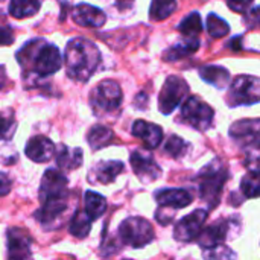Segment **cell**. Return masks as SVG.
<instances>
[{
    "instance_id": "cell-41",
    "label": "cell",
    "mask_w": 260,
    "mask_h": 260,
    "mask_svg": "<svg viewBox=\"0 0 260 260\" xmlns=\"http://www.w3.org/2000/svg\"><path fill=\"white\" fill-rule=\"evenodd\" d=\"M133 2H134V0H116V3H117V6H119L120 9H123V8H126V6L133 5Z\"/></svg>"
},
{
    "instance_id": "cell-4",
    "label": "cell",
    "mask_w": 260,
    "mask_h": 260,
    "mask_svg": "<svg viewBox=\"0 0 260 260\" xmlns=\"http://www.w3.org/2000/svg\"><path fill=\"white\" fill-rule=\"evenodd\" d=\"M120 242L131 248H143L154 239V229L145 218H128L117 229Z\"/></svg>"
},
{
    "instance_id": "cell-16",
    "label": "cell",
    "mask_w": 260,
    "mask_h": 260,
    "mask_svg": "<svg viewBox=\"0 0 260 260\" xmlns=\"http://www.w3.org/2000/svg\"><path fill=\"white\" fill-rule=\"evenodd\" d=\"M233 221L235 218L232 219H219L216 221L215 224H212L210 227H207L203 233H200V245L203 248H210L213 245H218V244H222L229 235H230V229L233 227Z\"/></svg>"
},
{
    "instance_id": "cell-7",
    "label": "cell",
    "mask_w": 260,
    "mask_h": 260,
    "mask_svg": "<svg viewBox=\"0 0 260 260\" xmlns=\"http://www.w3.org/2000/svg\"><path fill=\"white\" fill-rule=\"evenodd\" d=\"M187 93L189 84L181 76H168L158 94V110L166 116L172 114V111L184 101Z\"/></svg>"
},
{
    "instance_id": "cell-11",
    "label": "cell",
    "mask_w": 260,
    "mask_h": 260,
    "mask_svg": "<svg viewBox=\"0 0 260 260\" xmlns=\"http://www.w3.org/2000/svg\"><path fill=\"white\" fill-rule=\"evenodd\" d=\"M67 186L69 180L67 177L56 169H47L41 178L40 183V201H49V200H61L67 198Z\"/></svg>"
},
{
    "instance_id": "cell-39",
    "label": "cell",
    "mask_w": 260,
    "mask_h": 260,
    "mask_svg": "<svg viewBox=\"0 0 260 260\" xmlns=\"http://www.w3.org/2000/svg\"><path fill=\"white\" fill-rule=\"evenodd\" d=\"M14 43V34L9 27H3L0 26V46H8Z\"/></svg>"
},
{
    "instance_id": "cell-31",
    "label": "cell",
    "mask_w": 260,
    "mask_h": 260,
    "mask_svg": "<svg viewBox=\"0 0 260 260\" xmlns=\"http://www.w3.org/2000/svg\"><path fill=\"white\" fill-rule=\"evenodd\" d=\"M241 190L247 198H257L260 190L259 169H251L241 181Z\"/></svg>"
},
{
    "instance_id": "cell-14",
    "label": "cell",
    "mask_w": 260,
    "mask_h": 260,
    "mask_svg": "<svg viewBox=\"0 0 260 260\" xmlns=\"http://www.w3.org/2000/svg\"><path fill=\"white\" fill-rule=\"evenodd\" d=\"M6 241L9 259H29L32 256V238L23 229L11 227L6 233Z\"/></svg>"
},
{
    "instance_id": "cell-40",
    "label": "cell",
    "mask_w": 260,
    "mask_h": 260,
    "mask_svg": "<svg viewBox=\"0 0 260 260\" xmlns=\"http://www.w3.org/2000/svg\"><path fill=\"white\" fill-rule=\"evenodd\" d=\"M5 84H6V69L0 66V90L5 87Z\"/></svg>"
},
{
    "instance_id": "cell-34",
    "label": "cell",
    "mask_w": 260,
    "mask_h": 260,
    "mask_svg": "<svg viewBox=\"0 0 260 260\" xmlns=\"http://www.w3.org/2000/svg\"><path fill=\"white\" fill-rule=\"evenodd\" d=\"M203 256L206 259H235L236 253L232 251L224 244H218V245H213L210 248H204V254Z\"/></svg>"
},
{
    "instance_id": "cell-17",
    "label": "cell",
    "mask_w": 260,
    "mask_h": 260,
    "mask_svg": "<svg viewBox=\"0 0 260 260\" xmlns=\"http://www.w3.org/2000/svg\"><path fill=\"white\" fill-rule=\"evenodd\" d=\"M24 152L29 160L35 163H46L53 158L55 155V145L50 139L44 136L32 137L24 148Z\"/></svg>"
},
{
    "instance_id": "cell-26",
    "label": "cell",
    "mask_w": 260,
    "mask_h": 260,
    "mask_svg": "<svg viewBox=\"0 0 260 260\" xmlns=\"http://www.w3.org/2000/svg\"><path fill=\"white\" fill-rule=\"evenodd\" d=\"M90 230H91V219L88 218L85 210H76L69 225L70 235L78 239H84L88 236Z\"/></svg>"
},
{
    "instance_id": "cell-24",
    "label": "cell",
    "mask_w": 260,
    "mask_h": 260,
    "mask_svg": "<svg viewBox=\"0 0 260 260\" xmlns=\"http://www.w3.org/2000/svg\"><path fill=\"white\" fill-rule=\"evenodd\" d=\"M114 140V133L108 126L104 125H94L87 136V142L93 151H99L108 145H111Z\"/></svg>"
},
{
    "instance_id": "cell-30",
    "label": "cell",
    "mask_w": 260,
    "mask_h": 260,
    "mask_svg": "<svg viewBox=\"0 0 260 260\" xmlns=\"http://www.w3.org/2000/svg\"><path fill=\"white\" fill-rule=\"evenodd\" d=\"M178 30L184 37H198L203 30V21L200 12H190L187 17H184L183 21L178 24Z\"/></svg>"
},
{
    "instance_id": "cell-10",
    "label": "cell",
    "mask_w": 260,
    "mask_h": 260,
    "mask_svg": "<svg viewBox=\"0 0 260 260\" xmlns=\"http://www.w3.org/2000/svg\"><path fill=\"white\" fill-rule=\"evenodd\" d=\"M259 119H242L230 126V137L248 152L259 151Z\"/></svg>"
},
{
    "instance_id": "cell-37",
    "label": "cell",
    "mask_w": 260,
    "mask_h": 260,
    "mask_svg": "<svg viewBox=\"0 0 260 260\" xmlns=\"http://www.w3.org/2000/svg\"><path fill=\"white\" fill-rule=\"evenodd\" d=\"M248 11L250 12L247 17H250V18H245V24H248V27H251V29H256L259 26V8L251 6Z\"/></svg>"
},
{
    "instance_id": "cell-15",
    "label": "cell",
    "mask_w": 260,
    "mask_h": 260,
    "mask_svg": "<svg viewBox=\"0 0 260 260\" xmlns=\"http://www.w3.org/2000/svg\"><path fill=\"white\" fill-rule=\"evenodd\" d=\"M72 17L76 24L84 27H101L105 24V12L93 5L79 3L72 9Z\"/></svg>"
},
{
    "instance_id": "cell-23",
    "label": "cell",
    "mask_w": 260,
    "mask_h": 260,
    "mask_svg": "<svg viewBox=\"0 0 260 260\" xmlns=\"http://www.w3.org/2000/svg\"><path fill=\"white\" fill-rule=\"evenodd\" d=\"M198 72H200V76L203 78V81L212 84L213 87H216L219 90L225 88L230 82V72L222 66L209 64V66H203Z\"/></svg>"
},
{
    "instance_id": "cell-18",
    "label": "cell",
    "mask_w": 260,
    "mask_h": 260,
    "mask_svg": "<svg viewBox=\"0 0 260 260\" xmlns=\"http://www.w3.org/2000/svg\"><path fill=\"white\" fill-rule=\"evenodd\" d=\"M123 172V163L119 160L98 161L90 171L88 181L96 184H110Z\"/></svg>"
},
{
    "instance_id": "cell-33",
    "label": "cell",
    "mask_w": 260,
    "mask_h": 260,
    "mask_svg": "<svg viewBox=\"0 0 260 260\" xmlns=\"http://www.w3.org/2000/svg\"><path fill=\"white\" fill-rule=\"evenodd\" d=\"M17 129V122L11 110L0 111V140H9Z\"/></svg>"
},
{
    "instance_id": "cell-13",
    "label": "cell",
    "mask_w": 260,
    "mask_h": 260,
    "mask_svg": "<svg viewBox=\"0 0 260 260\" xmlns=\"http://www.w3.org/2000/svg\"><path fill=\"white\" fill-rule=\"evenodd\" d=\"M67 210V198L43 201L41 207L35 212V219L46 230H53L59 227V222Z\"/></svg>"
},
{
    "instance_id": "cell-25",
    "label": "cell",
    "mask_w": 260,
    "mask_h": 260,
    "mask_svg": "<svg viewBox=\"0 0 260 260\" xmlns=\"http://www.w3.org/2000/svg\"><path fill=\"white\" fill-rule=\"evenodd\" d=\"M84 207H85L84 209L85 213L88 215V218L93 222V221L99 219L107 212V200L102 195H99L93 190H88V192H85V197H84Z\"/></svg>"
},
{
    "instance_id": "cell-35",
    "label": "cell",
    "mask_w": 260,
    "mask_h": 260,
    "mask_svg": "<svg viewBox=\"0 0 260 260\" xmlns=\"http://www.w3.org/2000/svg\"><path fill=\"white\" fill-rule=\"evenodd\" d=\"M175 209L166 207V206H160L155 212V219L161 224V225H169L174 219H175Z\"/></svg>"
},
{
    "instance_id": "cell-5",
    "label": "cell",
    "mask_w": 260,
    "mask_h": 260,
    "mask_svg": "<svg viewBox=\"0 0 260 260\" xmlns=\"http://www.w3.org/2000/svg\"><path fill=\"white\" fill-rule=\"evenodd\" d=\"M122 99H123V94H122L120 85L111 79L99 82L93 88L91 96H90L91 108L96 113V116L110 114L116 111L120 107Z\"/></svg>"
},
{
    "instance_id": "cell-28",
    "label": "cell",
    "mask_w": 260,
    "mask_h": 260,
    "mask_svg": "<svg viewBox=\"0 0 260 260\" xmlns=\"http://www.w3.org/2000/svg\"><path fill=\"white\" fill-rule=\"evenodd\" d=\"M177 0H152L149 6V17L154 21H161L177 11Z\"/></svg>"
},
{
    "instance_id": "cell-38",
    "label": "cell",
    "mask_w": 260,
    "mask_h": 260,
    "mask_svg": "<svg viewBox=\"0 0 260 260\" xmlns=\"http://www.w3.org/2000/svg\"><path fill=\"white\" fill-rule=\"evenodd\" d=\"M11 187H12V181L8 177V174L0 172V197L8 195L11 192Z\"/></svg>"
},
{
    "instance_id": "cell-8",
    "label": "cell",
    "mask_w": 260,
    "mask_h": 260,
    "mask_svg": "<svg viewBox=\"0 0 260 260\" xmlns=\"http://www.w3.org/2000/svg\"><path fill=\"white\" fill-rule=\"evenodd\" d=\"M260 82L256 76H238L229 90V105H254L259 102Z\"/></svg>"
},
{
    "instance_id": "cell-9",
    "label": "cell",
    "mask_w": 260,
    "mask_h": 260,
    "mask_svg": "<svg viewBox=\"0 0 260 260\" xmlns=\"http://www.w3.org/2000/svg\"><path fill=\"white\" fill-rule=\"evenodd\" d=\"M129 161H131V168H133L134 174L137 175V178L143 184L154 183L163 174L161 168L155 161V158H154L151 151L136 149V151H133L131 157H129Z\"/></svg>"
},
{
    "instance_id": "cell-27",
    "label": "cell",
    "mask_w": 260,
    "mask_h": 260,
    "mask_svg": "<svg viewBox=\"0 0 260 260\" xmlns=\"http://www.w3.org/2000/svg\"><path fill=\"white\" fill-rule=\"evenodd\" d=\"M40 0H11L9 14L15 18L32 17L40 11Z\"/></svg>"
},
{
    "instance_id": "cell-36",
    "label": "cell",
    "mask_w": 260,
    "mask_h": 260,
    "mask_svg": "<svg viewBox=\"0 0 260 260\" xmlns=\"http://www.w3.org/2000/svg\"><path fill=\"white\" fill-rule=\"evenodd\" d=\"M225 2L229 8L236 12H247L254 3V0H225Z\"/></svg>"
},
{
    "instance_id": "cell-22",
    "label": "cell",
    "mask_w": 260,
    "mask_h": 260,
    "mask_svg": "<svg viewBox=\"0 0 260 260\" xmlns=\"http://www.w3.org/2000/svg\"><path fill=\"white\" fill-rule=\"evenodd\" d=\"M56 165L62 171H73L82 165L84 154L79 148H69L66 145H59L58 151H55Z\"/></svg>"
},
{
    "instance_id": "cell-29",
    "label": "cell",
    "mask_w": 260,
    "mask_h": 260,
    "mask_svg": "<svg viewBox=\"0 0 260 260\" xmlns=\"http://www.w3.org/2000/svg\"><path fill=\"white\" fill-rule=\"evenodd\" d=\"M189 149H190V145L175 134L171 136L165 143V152L175 160H181L184 155H187Z\"/></svg>"
},
{
    "instance_id": "cell-6",
    "label": "cell",
    "mask_w": 260,
    "mask_h": 260,
    "mask_svg": "<svg viewBox=\"0 0 260 260\" xmlns=\"http://www.w3.org/2000/svg\"><path fill=\"white\" fill-rule=\"evenodd\" d=\"M180 117L181 122H184L190 128L198 131H207L213 123L215 111L200 96H190L181 105Z\"/></svg>"
},
{
    "instance_id": "cell-32",
    "label": "cell",
    "mask_w": 260,
    "mask_h": 260,
    "mask_svg": "<svg viewBox=\"0 0 260 260\" xmlns=\"http://www.w3.org/2000/svg\"><path fill=\"white\" fill-rule=\"evenodd\" d=\"M207 30H209V35L212 38H222L229 34L230 30V26L225 20H222L221 17H218L216 14H209L207 17Z\"/></svg>"
},
{
    "instance_id": "cell-20",
    "label": "cell",
    "mask_w": 260,
    "mask_h": 260,
    "mask_svg": "<svg viewBox=\"0 0 260 260\" xmlns=\"http://www.w3.org/2000/svg\"><path fill=\"white\" fill-rule=\"evenodd\" d=\"M155 200L158 206H166L171 209H184L187 207L193 200L192 193L186 189H163L155 193Z\"/></svg>"
},
{
    "instance_id": "cell-2",
    "label": "cell",
    "mask_w": 260,
    "mask_h": 260,
    "mask_svg": "<svg viewBox=\"0 0 260 260\" xmlns=\"http://www.w3.org/2000/svg\"><path fill=\"white\" fill-rule=\"evenodd\" d=\"M17 59L21 66L32 62L34 72L41 78L56 73L62 66L59 49L44 40H32L26 43L17 53Z\"/></svg>"
},
{
    "instance_id": "cell-1",
    "label": "cell",
    "mask_w": 260,
    "mask_h": 260,
    "mask_svg": "<svg viewBox=\"0 0 260 260\" xmlns=\"http://www.w3.org/2000/svg\"><path fill=\"white\" fill-rule=\"evenodd\" d=\"M64 61L67 76L73 81L85 82L99 66L101 52L93 41L78 37L69 41Z\"/></svg>"
},
{
    "instance_id": "cell-3",
    "label": "cell",
    "mask_w": 260,
    "mask_h": 260,
    "mask_svg": "<svg viewBox=\"0 0 260 260\" xmlns=\"http://www.w3.org/2000/svg\"><path fill=\"white\" fill-rule=\"evenodd\" d=\"M227 180H229V169L225 163H222L219 158L210 161L198 172L197 175L198 193L200 198L204 203H207L210 209L218 206Z\"/></svg>"
},
{
    "instance_id": "cell-19",
    "label": "cell",
    "mask_w": 260,
    "mask_h": 260,
    "mask_svg": "<svg viewBox=\"0 0 260 260\" xmlns=\"http://www.w3.org/2000/svg\"><path fill=\"white\" fill-rule=\"evenodd\" d=\"M131 133L134 137L140 139L148 149L158 148L161 140H163V129L158 125L149 123V122L142 120V119H139L133 123Z\"/></svg>"
},
{
    "instance_id": "cell-12",
    "label": "cell",
    "mask_w": 260,
    "mask_h": 260,
    "mask_svg": "<svg viewBox=\"0 0 260 260\" xmlns=\"http://www.w3.org/2000/svg\"><path fill=\"white\" fill-rule=\"evenodd\" d=\"M207 221V212L203 209L193 210L190 215L184 216L174 229V238L180 242H192L201 233Z\"/></svg>"
},
{
    "instance_id": "cell-21",
    "label": "cell",
    "mask_w": 260,
    "mask_h": 260,
    "mask_svg": "<svg viewBox=\"0 0 260 260\" xmlns=\"http://www.w3.org/2000/svg\"><path fill=\"white\" fill-rule=\"evenodd\" d=\"M200 49V40L198 37H184L180 40V43L171 46L163 52L165 61H178L181 58H186L192 53H195Z\"/></svg>"
}]
</instances>
